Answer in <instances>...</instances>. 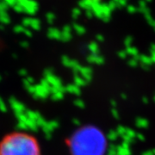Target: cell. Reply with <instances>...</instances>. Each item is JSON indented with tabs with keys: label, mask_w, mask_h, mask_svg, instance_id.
<instances>
[{
	"label": "cell",
	"mask_w": 155,
	"mask_h": 155,
	"mask_svg": "<svg viewBox=\"0 0 155 155\" xmlns=\"http://www.w3.org/2000/svg\"><path fill=\"white\" fill-rule=\"evenodd\" d=\"M0 155H41L37 140L32 134L15 132L0 141Z\"/></svg>",
	"instance_id": "6da1fadb"
}]
</instances>
